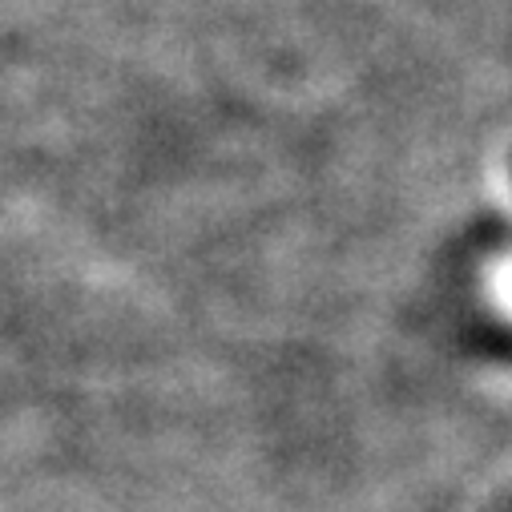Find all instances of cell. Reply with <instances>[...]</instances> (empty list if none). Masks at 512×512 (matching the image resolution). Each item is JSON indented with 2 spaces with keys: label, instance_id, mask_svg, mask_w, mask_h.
I'll return each mask as SVG.
<instances>
[{
  "label": "cell",
  "instance_id": "1",
  "mask_svg": "<svg viewBox=\"0 0 512 512\" xmlns=\"http://www.w3.org/2000/svg\"><path fill=\"white\" fill-rule=\"evenodd\" d=\"M500 303H508V307H512V275H508V283L500 287Z\"/></svg>",
  "mask_w": 512,
  "mask_h": 512
}]
</instances>
